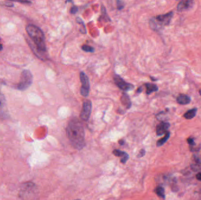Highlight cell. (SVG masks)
Returning a JSON list of instances; mask_svg holds the SVG:
<instances>
[{
    "instance_id": "obj_18",
    "label": "cell",
    "mask_w": 201,
    "mask_h": 200,
    "mask_svg": "<svg viewBox=\"0 0 201 200\" xmlns=\"http://www.w3.org/2000/svg\"><path fill=\"white\" fill-rule=\"evenodd\" d=\"M155 193L161 198H165V189L162 187H161V186H159L158 187L156 188L155 190Z\"/></svg>"
},
{
    "instance_id": "obj_30",
    "label": "cell",
    "mask_w": 201,
    "mask_h": 200,
    "mask_svg": "<svg viewBox=\"0 0 201 200\" xmlns=\"http://www.w3.org/2000/svg\"><path fill=\"white\" fill-rule=\"evenodd\" d=\"M199 94H200V95L201 96V89H200V90H199Z\"/></svg>"
},
{
    "instance_id": "obj_21",
    "label": "cell",
    "mask_w": 201,
    "mask_h": 200,
    "mask_svg": "<svg viewBox=\"0 0 201 200\" xmlns=\"http://www.w3.org/2000/svg\"><path fill=\"white\" fill-rule=\"evenodd\" d=\"M187 142L190 145V146H194L196 145L195 141H194V139L192 138H189L187 140Z\"/></svg>"
},
{
    "instance_id": "obj_11",
    "label": "cell",
    "mask_w": 201,
    "mask_h": 200,
    "mask_svg": "<svg viewBox=\"0 0 201 200\" xmlns=\"http://www.w3.org/2000/svg\"><path fill=\"white\" fill-rule=\"evenodd\" d=\"M113 154L117 157H121V163H125L126 161L129 159V156L128 154L122 151H121L119 150H115L113 151Z\"/></svg>"
},
{
    "instance_id": "obj_17",
    "label": "cell",
    "mask_w": 201,
    "mask_h": 200,
    "mask_svg": "<svg viewBox=\"0 0 201 200\" xmlns=\"http://www.w3.org/2000/svg\"><path fill=\"white\" fill-rule=\"evenodd\" d=\"M169 137H170V133H169V132H168L165 134V136H164L163 138H162L161 139L157 141V143H156V145H157V146H158V147L162 146V145H163V144L167 141V140L169 139Z\"/></svg>"
},
{
    "instance_id": "obj_4",
    "label": "cell",
    "mask_w": 201,
    "mask_h": 200,
    "mask_svg": "<svg viewBox=\"0 0 201 200\" xmlns=\"http://www.w3.org/2000/svg\"><path fill=\"white\" fill-rule=\"evenodd\" d=\"M33 76L28 70H24L21 75L20 80L17 85V89L20 90H25L32 83Z\"/></svg>"
},
{
    "instance_id": "obj_31",
    "label": "cell",
    "mask_w": 201,
    "mask_h": 200,
    "mask_svg": "<svg viewBox=\"0 0 201 200\" xmlns=\"http://www.w3.org/2000/svg\"></svg>"
},
{
    "instance_id": "obj_10",
    "label": "cell",
    "mask_w": 201,
    "mask_h": 200,
    "mask_svg": "<svg viewBox=\"0 0 201 200\" xmlns=\"http://www.w3.org/2000/svg\"><path fill=\"white\" fill-rule=\"evenodd\" d=\"M170 127V124L168 122H161L156 126V135L158 136H161L166 134L168 132V130Z\"/></svg>"
},
{
    "instance_id": "obj_13",
    "label": "cell",
    "mask_w": 201,
    "mask_h": 200,
    "mask_svg": "<svg viewBox=\"0 0 201 200\" xmlns=\"http://www.w3.org/2000/svg\"><path fill=\"white\" fill-rule=\"evenodd\" d=\"M146 89H147V94L150 95L151 94V93L154 92H156L158 90V86L155 85V84H152V83H146L145 85Z\"/></svg>"
},
{
    "instance_id": "obj_7",
    "label": "cell",
    "mask_w": 201,
    "mask_h": 200,
    "mask_svg": "<svg viewBox=\"0 0 201 200\" xmlns=\"http://www.w3.org/2000/svg\"><path fill=\"white\" fill-rule=\"evenodd\" d=\"M92 111V103L89 100H85L80 113V117L84 121H87L90 117Z\"/></svg>"
},
{
    "instance_id": "obj_24",
    "label": "cell",
    "mask_w": 201,
    "mask_h": 200,
    "mask_svg": "<svg viewBox=\"0 0 201 200\" xmlns=\"http://www.w3.org/2000/svg\"><path fill=\"white\" fill-rule=\"evenodd\" d=\"M196 179L198 180L199 181H201V171L196 174Z\"/></svg>"
},
{
    "instance_id": "obj_8",
    "label": "cell",
    "mask_w": 201,
    "mask_h": 200,
    "mask_svg": "<svg viewBox=\"0 0 201 200\" xmlns=\"http://www.w3.org/2000/svg\"><path fill=\"white\" fill-rule=\"evenodd\" d=\"M194 1L192 0H183L179 2L177 5V10L179 12L188 11L193 6Z\"/></svg>"
},
{
    "instance_id": "obj_25",
    "label": "cell",
    "mask_w": 201,
    "mask_h": 200,
    "mask_svg": "<svg viewBox=\"0 0 201 200\" xmlns=\"http://www.w3.org/2000/svg\"><path fill=\"white\" fill-rule=\"evenodd\" d=\"M6 6H8V7H13V4L12 3H10V2H5V4Z\"/></svg>"
},
{
    "instance_id": "obj_27",
    "label": "cell",
    "mask_w": 201,
    "mask_h": 200,
    "mask_svg": "<svg viewBox=\"0 0 201 200\" xmlns=\"http://www.w3.org/2000/svg\"><path fill=\"white\" fill-rule=\"evenodd\" d=\"M119 144H121V145H123V144H124V140H120V141H119Z\"/></svg>"
},
{
    "instance_id": "obj_15",
    "label": "cell",
    "mask_w": 201,
    "mask_h": 200,
    "mask_svg": "<svg viewBox=\"0 0 201 200\" xmlns=\"http://www.w3.org/2000/svg\"><path fill=\"white\" fill-rule=\"evenodd\" d=\"M196 112H197V109L196 108H193V109H190V110H189V111L185 113L184 114V117L186 119H188V120L192 119V118H193L196 116Z\"/></svg>"
},
{
    "instance_id": "obj_26",
    "label": "cell",
    "mask_w": 201,
    "mask_h": 200,
    "mask_svg": "<svg viewBox=\"0 0 201 200\" xmlns=\"http://www.w3.org/2000/svg\"><path fill=\"white\" fill-rule=\"evenodd\" d=\"M20 2L21 3H23V4H24V3H26V4H28V3H31V1H20Z\"/></svg>"
},
{
    "instance_id": "obj_14",
    "label": "cell",
    "mask_w": 201,
    "mask_h": 200,
    "mask_svg": "<svg viewBox=\"0 0 201 200\" xmlns=\"http://www.w3.org/2000/svg\"><path fill=\"white\" fill-rule=\"evenodd\" d=\"M121 102L126 107L127 109H129L131 106V102L130 100V99H129V97L126 95V94H123L122 97H121Z\"/></svg>"
},
{
    "instance_id": "obj_9",
    "label": "cell",
    "mask_w": 201,
    "mask_h": 200,
    "mask_svg": "<svg viewBox=\"0 0 201 200\" xmlns=\"http://www.w3.org/2000/svg\"><path fill=\"white\" fill-rule=\"evenodd\" d=\"M8 116L4 96L0 92V118L6 119Z\"/></svg>"
},
{
    "instance_id": "obj_1",
    "label": "cell",
    "mask_w": 201,
    "mask_h": 200,
    "mask_svg": "<svg viewBox=\"0 0 201 200\" xmlns=\"http://www.w3.org/2000/svg\"><path fill=\"white\" fill-rule=\"evenodd\" d=\"M66 135L73 146L81 150L85 145L84 127L79 120L72 119L66 127Z\"/></svg>"
},
{
    "instance_id": "obj_5",
    "label": "cell",
    "mask_w": 201,
    "mask_h": 200,
    "mask_svg": "<svg viewBox=\"0 0 201 200\" xmlns=\"http://www.w3.org/2000/svg\"><path fill=\"white\" fill-rule=\"evenodd\" d=\"M80 80L82 84L80 92L81 94L84 97H87L89 92L90 84L88 76L86 75L84 72H81L80 73Z\"/></svg>"
},
{
    "instance_id": "obj_12",
    "label": "cell",
    "mask_w": 201,
    "mask_h": 200,
    "mask_svg": "<svg viewBox=\"0 0 201 200\" xmlns=\"http://www.w3.org/2000/svg\"><path fill=\"white\" fill-rule=\"evenodd\" d=\"M176 101L180 105H185L189 104L190 102L191 99L190 97L188 95H186L184 94H181L178 96L176 99Z\"/></svg>"
},
{
    "instance_id": "obj_22",
    "label": "cell",
    "mask_w": 201,
    "mask_h": 200,
    "mask_svg": "<svg viewBox=\"0 0 201 200\" xmlns=\"http://www.w3.org/2000/svg\"><path fill=\"white\" fill-rule=\"evenodd\" d=\"M77 11H78V8L76 6H73L71 8V10H70V13H71V14H76V13H77Z\"/></svg>"
},
{
    "instance_id": "obj_29",
    "label": "cell",
    "mask_w": 201,
    "mask_h": 200,
    "mask_svg": "<svg viewBox=\"0 0 201 200\" xmlns=\"http://www.w3.org/2000/svg\"><path fill=\"white\" fill-rule=\"evenodd\" d=\"M2 49H3V47H2V45L1 44H0V51H1V50H2Z\"/></svg>"
},
{
    "instance_id": "obj_16",
    "label": "cell",
    "mask_w": 201,
    "mask_h": 200,
    "mask_svg": "<svg viewBox=\"0 0 201 200\" xmlns=\"http://www.w3.org/2000/svg\"><path fill=\"white\" fill-rule=\"evenodd\" d=\"M191 168L194 171H198L201 169V161L198 159H195L191 165Z\"/></svg>"
},
{
    "instance_id": "obj_23",
    "label": "cell",
    "mask_w": 201,
    "mask_h": 200,
    "mask_svg": "<svg viewBox=\"0 0 201 200\" xmlns=\"http://www.w3.org/2000/svg\"><path fill=\"white\" fill-rule=\"evenodd\" d=\"M145 154V150H144V149H142V150H140L139 153V154L138 155V157H142Z\"/></svg>"
},
{
    "instance_id": "obj_20",
    "label": "cell",
    "mask_w": 201,
    "mask_h": 200,
    "mask_svg": "<svg viewBox=\"0 0 201 200\" xmlns=\"http://www.w3.org/2000/svg\"><path fill=\"white\" fill-rule=\"evenodd\" d=\"M116 4H117V8L118 10H121L124 7V2L123 1H117Z\"/></svg>"
},
{
    "instance_id": "obj_19",
    "label": "cell",
    "mask_w": 201,
    "mask_h": 200,
    "mask_svg": "<svg viewBox=\"0 0 201 200\" xmlns=\"http://www.w3.org/2000/svg\"><path fill=\"white\" fill-rule=\"evenodd\" d=\"M82 50L87 52H94L95 51V49L93 47L87 45H84L82 47Z\"/></svg>"
},
{
    "instance_id": "obj_3",
    "label": "cell",
    "mask_w": 201,
    "mask_h": 200,
    "mask_svg": "<svg viewBox=\"0 0 201 200\" xmlns=\"http://www.w3.org/2000/svg\"><path fill=\"white\" fill-rule=\"evenodd\" d=\"M173 15V12H169L166 14L159 15L152 18L150 21L151 29L155 31H159L165 26L170 24Z\"/></svg>"
},
{
    "instance_id": "obj_28",
    "label": "cell",
    "mask_w": 201,
    "mask_h": 200,
    "mask_svg": "<svg viewBox=\"0 0 201 200\" xmlns=\"http://www.w3.org/2000/svg\"><path fill=\"white\" fill-rule=\"evenodd\" d=\"M141 92H142V87H140L139 89H138V92L140 93Z\"/></svg>"
},
{
    "instance_id": "obj_6",
    "label": "cell",
    "mask_w": 201,
    "mask_h": 200,
    "mask_svg": "<svg viewBox=\"0 0 201 200\" xmlns=\"http://www.w3.org/2000/svg\"><path fill=\"white\" fill-rule=\"evenodd\" d=\"M113 80L116 85L124 91L128 92L134 89V86L132 84L126 82L119 75H114Z\"/></svg>"
},
{
    "instance_id": "obj_2",
    "label": "cell",
    "mask_w": 201,
    "mask_h": 200,
    "mask_svg": "<svg viewBox=\"0 0 201 200\" xmlns=\"http://www.w3.org/2000/svg\"><path fill=\"white\" fill-rule=\"evenodd\" d=\"M26 31L31 39L32 40L38 56H43L47 51L45 36L42 31L36 25L28 24L26 27Z\"/></svg>"
}]
</instances>
